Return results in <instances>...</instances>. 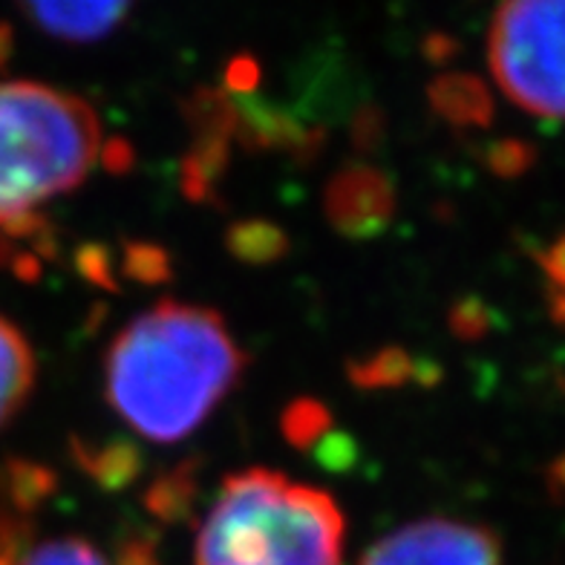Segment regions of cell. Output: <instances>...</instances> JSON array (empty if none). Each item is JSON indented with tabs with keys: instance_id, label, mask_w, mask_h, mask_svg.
I'll return each instance as SVG.
<instances>
[{
	"instance_id": "cell-6",
	"label": "cell",
	"mask_w": 565,
	"mask_h": 565,
	"mask_svg": "<svg viewBox=\"0 0 565 565\" xmlns=\"http://www.w3.org/2000/svg\"><path fill=\"white\" fill-rule=\"evenodd\" d=\"M329 225L343 237L364 239L379 234L395 216V185L370 162H352L329 179L323 194Z\"/></svg>"
},
{
	"instance_id": "cell-18",
	"label": "cell",
	"mask_w": 565,
	"mask_h": 565,
	"mask_svg": "<svg viewBox=\"0 0 565 565\" xmlns=\"http://www.w3.org/2000/svg\"><path fill=\"white\" fill-rule=\"evenodd\" d=\"M125 275L141 282L168 280V275H171L168 254L159 246H148V243H130L125 248Z\"/></svg>"
},
{
	"instance_id": "cell-14",
	"label": "cell",
	"mask_w": 565,
	"mask_h": 565,
	"mask_svg": "<svg viewBox=\"0 0 565 565\" xmlns=\"http://www.w3.org/2000/svg\"><path fill=\"white\" fill-rule=\"evenodd\" d=\"M55 491V477L53 470L41 468L35 461L12 459L7 465V497L12 508L21 513L35 511L41 502L50 499Z\"/></svg>"
},
{
	"instance_id": "cell-25",
	"label": "cell",
	"mask_w": 565,
	"mask_h": 565,
	"mask_svg": "<svg viewBox=\"0 0 565 565\" xmlns=\"http://www.w3.org/2000/svg\"><path fill=\"white\" fill-rule=\"evenodd\" d=\"M102 157H105L110 171H125V168H130V162H134V153H130V148H127V141L121 139L107 141L105 148H102Z\"/></svg>"
},
{
	"instance_id": "cell-27",
	"label": "cell",
	"mask_w": 565,
	"mask_h": 565,
	"mask_svg": "<svg viewBox=\"0 0 565 565\" xmlns=\"http://www.w3.org/2000/svg\"><path fill=\"white\" fill-rule=\"evenodd\" d=\"M12 50H15V32L9 23H0V70L7 67V61L12 58Z\"/></svg>"
},
{
	"instance_id": "cell-10",
	"label": "cell",
	"mask_w": 565,
	"mask_h": 565,
	"mask_svg": "<svg viewBox=\"0 0 565 565\" xmlns=\"http://www.w3.org/2000/svg\"><path fill=\"white\" fill-rule=\"evenodd\" d=\"M73 456L78 468L105 491H121L134 484L141 473L139 447L130 441H107V445H87L84 439H73Z\"/></svg>"
},
{
	"instance_id": "cell-17",
	"label": "cell",
	"mask_w": 565,
	"mask_h": 565,
	"mask_svg": "<svg viewBox=\"0 0 565 565\" xmlns=\"http://www.w3.org/2000/svg\"><path fill=\"white\" fill-rule=\"evenodd\" d=\"M484 162H488V168H491L497 177L513 179L529 171L531 164H534V148L522 139H499L488 148Z\"/></svg>"
},
{
	"instance_id": "cell-16",
	"label": "cell",
	"mask_w": 565,
	"mask_h": 565,
	"mask_svg": "<svg viewBox=\"0 0 565 565\" xmlns=\"http://www.w3.org/2000/svg\"><path fill=\"white\" fill-rule=\"evenodd\" d=\"M18 565H110L105 554L82 536H55L46 543L26 548Z\"/></svg>"
},
{
	"instance_id": "cell-2",
	"label": "cell",
	"mask_w": 565,
	"mask_h": 565,
	"mask_svg": "<svg viewBox=\"0 0 565 565\" xmlns=\"http://www.w3.org/2000/svg\"><path fill=\"white\" fill-rule=\"evenodd\" d=\"M343 513L329 493L266 468L225 477L194 565H341Z\"/></svg>"
},
{
	"instance_id": "cell-13",
	"label": "cell",
	"mask_w": 565,
	"mask_h": 565,
	"mask_svg": "<svg viewBox=\"0 0 565 565\" xmlns=\"http://www.w3.org/2000/svg\"><path fill=\"white\" fill-rule=\"evenodd\" d=\"M225 246L237 260L263 266V263L280 260L282 254L289 252V237H286V231L266 220H243V223L231 225Z\"/></svg>"
},
{
	"instance_id": "cell-23",
	"label": "cell",
	"mask_w": 565,
	"mask_h": 565,
	"mask_svg": "<svg viewBox=\"0 0 565 565\" xmlns=\"http://www.w3.org/2000/svg\"><path fill=\"white\" fill-rule=\"evenodd\" d=\"M116 565H159L157 548L145 536H130L121 543Z\"/></svg>"
},
{
	"instance_id": "cell-22",
	"label": "cell",
	"mask_w": 565,
	"mask_h": 565,
	"mask_svg": "<svg viewBox=\"0 0 565 565\" xmlns=\"http://www.w3.org/2000/svg\"><path fill=\"white\" fill-rule=\"evenodd\" d=\"M536 260H540V266H543L551 286H554L559 295H565V234H559V237L554 239V243H551V246L536 257Z\"/></svg>"
},
{
	"instance_id": "cell-3",
	"label": "cell",
	"mask_w": 565,
	"mask_h": 565,
	"mask_svg": "<svg viewBox=\"0 0 565 565\" xmlns=\"http://www.w3.org/2000/svg\"><path fill=\"white\" fill-rule=\"evenodd\" d=\"M102 148V125L84 98L35 82L0 84V234L82 185Z\"/></svg>"
},
{
	"instance_id": "cell-1",
	"label": "cell",
	"mask_w": 565,
	"mask_h": 565,
	"mask_svg": "<svg viewBox=\"0 0 565 565\" xmlns=\"http://www.w3.org/2000/svg\"><path fill=\"white\" fill-rule=\"evenodd\" d=\"M246 355L205 306L162 300L121 329L105 364L107 402L150 441H179L237 387Z\"/></svg>"
},
{
	"instance_id": "cell-26",
	"label": "cell",
	"mask_w": 565,
	"mask_h": 565,
	"mask_svg": "<svg viewBox=\"0 0 565 565\" xmlns=\"http://www.w3.org/2000/svg\"><path fill=\"white\" fill-rule=\"evenodd\" d=\"M545 484H548V493L554 499H565V454L548 465V473H545Z\"/></svg>"
},
{
	"instance_id": "cell-7",
	"label": "cell",
	"mask_w": 565,
	"mask_h": 565,
	"mask_svg": "<svg viewBox=\"0 0 565 565\" xmlns=\"http://www.w3.org/2000/svg\"><path fill=\"white\" fill-rule=\"evenodd\" d=\"M21 12L46 35L67 44H93L110 35L125 15L127 3H30Z\"/></svg>"
},
{
	"instance_id": "cell-8",
	"label": "cell",
	"mask_w": 565,
	"mask_h": 565,
	"mask_svg": "<svg viewBox=\"0 0 565 565\" xmlns=\"http://www.w3.org/2000/svg\"><path fill=\"white\" fill-rule=\"evenodd\" d=\"M433 110L454 127H488L493 98L488 84L473 73H441L427 87Z\"/></svg>"
},
{
	"instance_id": "cell-24",
	"label": "cell",
	"mask_w": 565,
	"mask_h": 565,
	"mask_svg": "<svg viewBox=\"0 0 565 565\" xmlns=\"http://www.w3.org/2000/svg\"><path fill=\"white\" fill-rule=\"evenodd\" d=\"M352 136H355L358 148H372L381 139V116L372 110L358 113L355 125H352Z\"/></svg>"
},
{
	"instance_id": "cell-28",
	"label": "cell",
	"mask_w": 565,
	"mask_h": 565,
	"mask_svg": "<svg viewBox=\"0 0 565 565\" xmlns=\"http://www.w3.org/2000/svg\"><path fill=\"white\" fill-rule=\"evenodd\" d=\"M0 565H15V563H12V559H7V557H0Z\"/></svg>"
},
{
	"instance_id": "cell-4",
	"label": "cell",
	"mask_w": 565,
	"mask_h": 565,
	"mask_svg": "<svg viewBox=\"0 0 565 565\" xmlns=\"http://www.w3.org/2000/svg\"><path fill=\"white\" fill-rule=\"evenodd\" d=\"M488 61L513 105L540 119H565V0L499 7L488 32Z\"/></svg>"
},
{
	"instance_id": "cell-5",
	"label": "cell",
	"mask_w": 565,
	"mask_h": 565,
	"mask_svg": "<svg viewBox=\"0 0 565 565\" xmlns=\"http://www.w3.org/2000/svg\"><path fill=\"white\" fill-rule=\"evenodd\" d=\"M358 565H502V548L488 529L433 516L381 536Z\"/></svg>"
},
{
	"instance_id": "cell-20",
	"label": "cell",
	"mask_w": 565,
	"mask_h": 565,
	"mask_svg": "<svg viewBox=\"0 0 565 565\" xmlns=\"http://www.w3.org/2000/svg\"><path fill=\"white\" fill-rule=\"evenodd\" d=\"M260 82V67L257 61L248 58V55H239V58L231 61L228 73H225V89L234 93V96H252Z\"/></svg>"
},
{
	"instance_id": "cell-9",
	"label": "cell",
	"mask_w": 565,
	"mask_h": 565,
	"mask_svg": "<svg viewBox=\"0 0 565 565\" xmlns=\"http://www.w3.org/2000/svg\"><path fill=\"white\" fill-rule=\"evenodd\" d=\"M35 384V355L26 338L0 318V427L26 404Z\"/></svg>"
},
{
	"instance_id": "cell-15",
	"label": "cell",
	"mask_w": 565,
	"mask_h": 565,
	"mask_svg": "<svg viewBox=\"0 0 565 565\" xmlns=\"http://www.w3.org/2000/svg\"><path fill=\"white\" fill-rule=\"evenodd\" d=\"M282 436L295 447H315L329 436V413L315 398H298L282 413Z\"/></svg>"
},
{
	"instance_id": "cell-19",
	"label": "cell",
	"mask_w": 565,
	"mask_h": 565,
	"mask_svg": "<svg viewBox=\"0 0 565 565\" xmlns=\"http://www.w3.org/2000/svg\"><path fill=\"white\" fill-rule=\"evenodd\" d=\"M450 327L459 338H479L488 332V309L479 300H461L450 312Z\"/></svg>"
},
{
	"instance_id": "cell-21",
	"label": "cell",
	"mask_w": 565,
	"mask_h": 565,
	"mask_svg": "<svg viewBox=\"0 0 565 565\" xmlns=\"http://www.w3.org/2000/svg\"><path fill=\"white\" fill-rule=\"evenodd\" d=\"M78 268H82V275L87 277V280L98 282V286H107V289H116V282L110 280L113 268L105 248H96V246L82 248V252H78Z\"/></svg>"
},
{
	"instance_id": "cell-12",
	"label": "cell",
	"mask_w": 565,
	"mask_h": 565,
	"mask_svg": "<svg viewBox=\"0 0 565 565\" xmlns=\"http://www.w3.org/2000/svg\"><path fill=\"white\" fill-rule=\"evenodd\" d=\"M196 491H200L196 461H185V465H179L171 473H164L162 479L150 484L148 493H145V505L157 520L182 522L188 511L194 508Z\"/></svg>"
},
{
	"instance_id": "cell-11",
	"label": "cell",
	"mask_w": 565,
	"mask_h": 565,
	"mask_svg": "<svg viewBox=\"0 0 565 565\" xmlns=\"http://www.w3.org/2000/svg\"><path fill=\"white\" fill-rule=\"evenodd\" d=\"M350 379L361 390H395L422 379V364L402 347H387L364 361H352Z\"/></svg>"
}]
</instances>
